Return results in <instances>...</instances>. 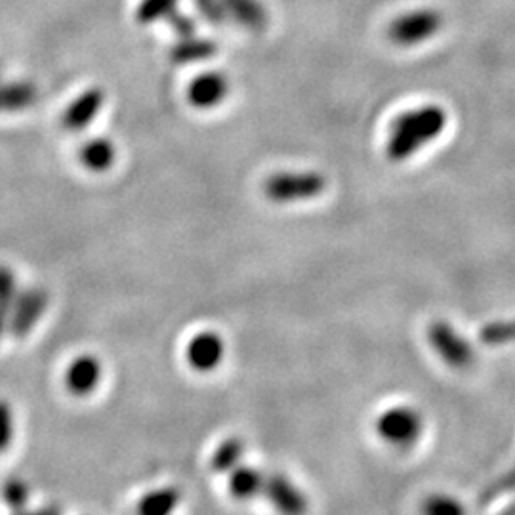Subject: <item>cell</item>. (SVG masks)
I'll return each mask as SVG.
<instances>
[{
    "label": "cell",
    "instance_id": "8992f818",
    "mask_svg": "<svg viewBox=\"0 0 515 515\" xmlns=\"http://www.w3.org/2000/svg\"><path fill=\"white\" fill-rule=\"evenodd\" d=\"M46 306H48V292L46 290L41 289V287L21 290L16 294L8 329L16 338L27 336L39 323V319L46 311Z\"/></svg>",
    "mask_w": 515,
    "mask_h": 515
},
{
    "label": "cell",
    "instance_id": "9c48e42d",
    "mask_svg": "<svg viewBox=\"0 0 515 515\" xmlns=\"http://www.w3.org/2000/svg\"><path fill=\"white\" fill-rule=\"evenodd\" d=\"M224 351V342L218 334L201 332L187 346V361L195 371H214L222 363Z\"/></svg>",
    "mask_w": 515,
    "mask_h": 515
},
{
    "label": "cell",
    "instance_id": "7a4b0ae2",
    "mask_svg": "<svg viewBox=\"0 0 515 515\" xmlns=\"http://www.w3.org/2000/svg\"><path fill=\"white\" fill-rule=\"evenodd\" d=\"M424 432V418L412 407H392L376 420L378 437L397 449L412 447Z\"/></svg>",
    "mask_w": 515,
    "mask_h": 515
},
{
    "label": "cell",
    "instance_id": "7402d4cb",
    "mask_svg": "<svg viewBox=\"0 0 515 515\" xmlns=\"http://www.w3.org/2000/svg\"><path fill=\"white\" fill-rule=\"evenodd\" d=\"M2 500L12 508V510H18L27 504L29 500V489L27 485L21 481V479H10L4 483L2 487Z\"/></svg>",
    "mask_w": 515,
    "mask_h": 515
},
{
    "label": "cell",
    "instance_id": "7c38bea8",
    "mask_svg": "<svg viewBox=\"0 0 515 515\" xmlns=\"http://www.w3.org/2000/svg\"><path fill=\"white\" fill-rule=\"evenodd\" d=\"M227 16L250 31L268 29L269 16L266 6L260 0H222Z\"/></svg>",
    "mask_w": 515,
    "mask_h": 515
},
{
    "label": "cell",
    "instance_id": "5bb4252c",
    "mask_svg": "<svg viewBox=\"0 0 515 515\" xmlns=\"http://www.w3.org/2000/svg\"><path fill=\"white\" fill-rule=\"evenodd\" d=\"M214 54H216V44L208 39H199L195 35L180 39L170 48V60L178 65L205 62Z\"/></svg>",
    "mask_w": 515,
    "mask_h": 515
},
{
    "label": "cell",
    "instance_id": "d4e9b609",
    "mask_svg": "<svg viewBox=\"0 0 515 515\" xmlns=\"http://www.w3.org/2000/svg\"><path fill=\"white\" fill-rule=\"evenodd\" d=\"M166 21H168V23H170V27L174 29V33H176V35H180V39L193 37V35H195V31H197V23H195V20H193L191 16L180 14L178 10H176L174 14H170Z\"/></svg>",
    "mask_w": 515,
    "mask_h": 515
},
{
    "label": "cell",
    "instance_id": "ba28073f",
    "mask_svg": "<svg viewBox=\"0 0 515 515\" xmlns=\"http://www.w3.org/2000/svg\"><path fill=\"white\" fill-rule=\"evenodd\" d=\"M105 94L102 88H90L71 103L62 115V126L69 132H83L102 111Z\"/></svg>",
    "mask_w": 515,
    "mask_h": 515
},
{
    "label": "cell",
    "instance_id": "484cf974",
    "mask_svg": "<svg viewBox=\"0 0 515 515\" xmlns=\"http://www.w3.org/2000/svg\"><path fill=\"white\" fill-rule=\"evenodd\" d=\"M18 515H60L56 508H44V510H37V512H20Z\"/></svg>",
    "mask_w": 515,
    "mask_h": 515
},
{
    "label": "cell",
    "instance_id": "603a6c76",
    "mask_svg": "<svg viewBox=\"0 0 515 515\" xmlns=\"http://www.w3.org/2000/svg\"><path fill=\"white\" fill-rule=\"evenodd\" d=\"M195 8L203 16V20L208 21L210 25L220 27L229 20L222 0H195Z\"/></svg>",
    "mask_w": 515,
    "mask_h": 515
},
{
    "label": "cell",
    "instance_id": "8fae6325",
    "mask_svg": "<svg viewBox=\"0 0 515 515\" xmlns=\"http://www.w3.org/2000/svg\"><path fill=\"white\" fill-rule=\"evenodd\" d=\"M227 92H229V83L226 75L210 71L199 75L193 83L189 84L187 98L193 107L210 109L224 102Z\"/></svg>",
    "mask_w": 515,
    "mask_h": 515
},
{
    "label": "cell",
    "instance_id": "cb8c5ba5",
    "mask_svg": "<svg viewBox=\"0 0 515 515\" xmlns=\"http://www.w3.org/2000/svg\"><path fill=\"white\" fill-rule=\"evenodd\" d=\"M14 439V412L12 407L0 399V453L8 451Z\"/></svg>",
    "mask_w": 515,
    "mask_h": 515
},
{
    "label": "cell",
    "instance_id": "3957f363",
    "mask_svg": "<svg viewBox=\"0 0 515 515\" xmlns=\"http://www.w3.org/2000/svg\"><path fill=\"white\" fill-rule=\"evenodd\" d=\"M325 187L327 180L319 172H285L271 176L264 191L275 203H294L321 195Z\"/></svg>",
    "mask_w": 515,
    "mask_h": 515
},
{
    "label": "cell",
    "instance_id": "ac0fdd59",
    "mask_svg": "<svg viewBox=\"0 0 515 515\" xmlns=\"http://www.w3.org/2000/svg\"><path fill=\"white\" fill-rule=\"evenodd\" d=\"M245 454V443L239 437H229L218 445V449L212 454V470L220 474H229L233 468H237Z\"/></svg>",
    "mask_w": 515,
    "mask_h": 515
},
{
    "label": "cell",
    "instance_id": "4fadbf2b",
    "mask_svg": "<svg viewBox=\"0 0 515 515\" xmlns=\"http://www.w3.org/2000/svg\"><path fill=\"white\" fill-rule=\"evenodd\" d=\"M264 483H266V475L258 472L256 468L250 466H237L229 472L227 477V489L229 495L235 500H252L258 495L264 493Z\"/></svg>",
    "mask_w": 515,
    "mask_h": 515
},
{
    "label": "cell",
    "instance_id": "e0dca14e",
    "mask_svg": "<svg viewBox=\"0 0 515 515\" xmlns=\"http://www.w3.org/2000/svg\"><path fill=\"white\" fill-rule=\"evenodd\" d=\"M180 491L165 487L151 491L138 502V515H172L180 504Z\"/></svg>",
    "mask_w": 515,
    "mask_h": 515
},
{
    "label": "cell",
    "instance_id": "44dd1931",
    "mask_svg": "<svg viewBox=\"0 0 515 515\" xmlns=\"http://www.w3.org/2000/svg\"><path fill=\"white\" fill-rule=\"evenodd\" d=\"M422 515H466V508L454 496L432 495L424 500Z\"/></svg>",
    "mask_w": 515,
    "mask_h": 515
},
{
    "label": "cell",
    "instance_id": "2e32d148",
    "mask_svg": "<svg viewBox=\"0 0 515 515\" xmlns=\"http://www.w3.org/2000/svg\"><path fill=\"white\" fill-rule=\"evenodd\" d=\"M79 159L92 172H105L115 163V145L105 138L90 140L81 147Z\"/></svg>",
    "mask_w": 515,
    "mask_h": 515
},
{
    "label": "cell",
    "instance_id": "5b68a950",
    "mask_svg": "<svg viewBox=\"0 0 515 515\" xmlns=\"http://www.w3.org/2000/svg\"><path fill=\"white\" fill-rule=\"evenodd\" d=\"M428 340L435 353L454 369L468 367L474 361V350L470 342L445 321H435L430 325Z\"/></svg>",
    "mask_w": 515,
    "mask_h": 515
},
{
    "label": "cell",
    "instance_id": "ffe728a7",
    "mask_svg": "<svg viewBox=\"0 0 515 515\" xmlns=\"http://www.w3.org/2000/svg\"><path fill=\"white\" fill-rule=\"evenodd\" d=\"M176 6L178 0H142L136 10V20L142 25L168 20V16L176 12Z\"/></svg>",
    "mask_w": 515,
    "mask_h": 515
},
{
    "label": "cell",
    "instance_id": "52a82bcc",
    "mask_svg": "<svg viewBox=\"0 0 515 515\" xmlns=\"http://www.w3.org/2000/svg\"><path fill=\"white\" fill-rule=\"evenodd\" d=\"M275 512L281 515H306L308 500L304 493L283 474H273L266 477L264 493Z\"/></svg>",
    "mask_w": 515,
    "mask_h": 515
},
{
    "label": "cell",
    "instance_id": "9a60e30c",
    "mask_svg": "<svg viewBox=\"0 0 515 515\" xmlns=\"http://www.w3.org/2000/svg\"><path fill=\"white\" fill-rule=\"evenodd\" d=\"M37 102V88L29 83L0 84V113H14Z\"/></svg>",
    "mask_w": 515,
    "mask_h": 515
},
{
    "label": "cell",
    "instance_id": "d6986e66",
    "mask_svg": "<svg viewBox=\"0 0 515 515\" xmlns=\"http://www.w3.org/2000/svg\"><path fill=\"white\" fill-rule=\"evenodd\" d=\"M16 275L14 271L6 266H0V340L10 325L12 306L16 300Z\"/></svg>",
    "mask_w": 515,
    "mask_h": 515
},
{
    "label": "cell",
    "instance_id": "277c9868",
    "mask_svg": "<svg viewBox=\"0 0 515 515\" xmlns=\"http://www.w3.org/2000/svg\"><path fill=\"white\" fill-rule=\"evenodd\" d=\"M443 25V18L435 10H414L399 16L388 29L390 41L397 46H416L433 39Z\"/></svg>",
    "mask_w": 515,
    "mask_h": 515
},
{
    "label": "cell",
    "instance_id": "6da1fadb",
    "mask_svg": "<svg viewBox=\"0 0 515 515\" xmlns=\"http://www.w3.org/2000/svg\"><path fill=\"white\" fill-rule=\"evenodd\" d=\"M449 115L441 105H422L399 115L392 123L386 153L395 163L411 159L414 153L433 144L447 128Z\"/></svg>",
    "mask_w": 515,
    "mask_h": 515
},
{
    "label": "cell",
    "instance_id": "30bf717a",
    "mask_svg": "<svg viewBox=\"0 0 515 515\" xmlns=\"http://www.w3.org/2000/svg\"><path fill=\"white\" fill-rule=\"evenodd\" d=\"M100 380H102V363L92 355L77 357L65 372V386L77 397L90 395L98 388Z\"/></svg>",
    "mask_w": 515,
    "mask_h": 515
}]
</instances>
